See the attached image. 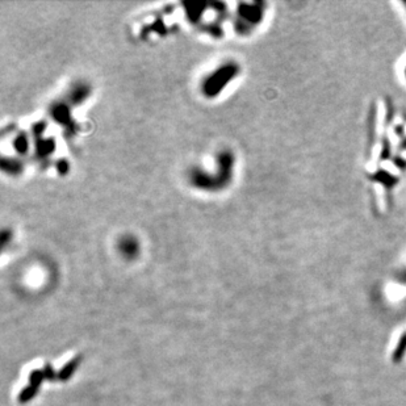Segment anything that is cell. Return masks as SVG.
<instances>
[{"mask_svg": "<svg viewBox=\"0 0 406 406\" xmlns=\"http://www.w3.org/2000/svg\"><path fill=\"white\" fill-rule=\"evenodd\" d=\"M397 76H398L399 83L406 87V52L401 55L397 63Z\"/></svg>", "mask_w": 406, "mask_h": 406, "instance_id": "4", "label": "cell"}, {"mask_svg": "<svg viewBox=\"0 0 406 406\" xmlns=\"http://www.w3.org/2000/svg\"><path fill=\"white\" fill-rule=\"evenodd\" d=\"M397 7H398V12L399 15H401V18H402V20L406 23V2H399V3H397Z\"/></svg>", "mask_w": 406, "mask_h": 406, "instance_id": "6", "label": "cell"}, {"mask_svg": "<svg viewBox=\"0 0 406 406\" xmlns=\"http://www.w3.org/2000/svg\"><path fill=\"white\" fill-rule=\"evenodd\" d=\"M42 371H44L45 379L48 380V381H55V380H58V373L54 371L52 364L46 363V364L42 367Z\"/></svg>", "mask_w": 406, "mask_h": 406, "instance_id": "5", "label": "cell"}, {"mask_svg": "<svg viewBox=\"0 0 406 406\" xmlns=\"http://www.w3.org/2000/svg\"><path fill=\"white\" fill-rule=\"evenodd\" d=\"M82 363V355H76L75 358H72L71 360L67 361L62 368L59 369L58 372V381L66 382L71 379V376L74 375L78 369V367Z\"/></svg>", "mask_w": 406, "mask_h": 406, "instance_id": "1", "label": "cell"}, {"mask_svg": "<svg viewBox=\"0 0 406 406\" xmlns=\"http://www.w3.org/2000/svg\"><path fill=\"white\" fill-rule=\"evenodd\" d=\"M29 385H32L33 388L40 389V386L42 385V382L45 381V375H44V371L42 369H33V371L29 373Z\"/></svg>", "mask_w": 406, "mask_h": 406, "instance_id": "3", "label": "cell"}, {"mask_svg": "<svg viewBox=\"0 0 406 406\" xmlns=\"http://www.w3.org/2000/svg\"><path fill=\"white\" fill-rule=\"evenodd\" d=\"M37 393H38V389L33 388V386L28 384V385L24 386V388L21 389V392L19 393L18 401L20 403H23V405H24V403L31 402L32 399L37 396Z\"/></svg>", "mask_w": 406, "mask_h": 406, "instance_id": "2", "label": "cell"}]
</instances>
